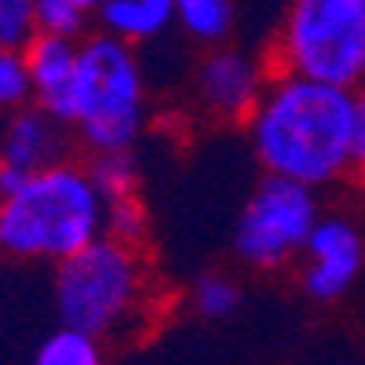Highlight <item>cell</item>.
I'll return each mask as SVG.
<instances>
[{"mask_svg": "<svg viewBox=\"0 0 365 365\" xmlns=\"http://www.w3.org/2000/svg\"><path fill=\"white\" fill-rule=\"evenodd\" d=\"M354 91L270 70L245 132L263 172L329 190L354 172Z\"/></svg>", "mask_w": 365, "mask_h": 365, "instance_id": "cell-1", "label": "cell"}, {"mask_svg": "<svg viewBox=\"0 0 365 365\" xmlns=\"http://www.w3.org/2000/svg\"><path fill=\"white\" fill-rule=\"evenodd\" d=\"M106 234V197L88 161L63 158L0 197V256L58 263Z\"/></svg>", "mask_w": 365, "mask_h": 365, "instance_id": "cell-2", "label": "cell"}, {"mask_svg": "<svg viewBox=\"0 0 365 365\" xmlns=\"http://www.w3.org/2000/svg\"><path fill=\"white\" fill-rule=\"evenodd\" d=\"M154 263L146 245L103 234L81 252L55 263V311L58 322L81 325L113 344L146 329L154 318Z\"/></svg>", "mask_w": 365, "mask_h": 365, "instance_id": "cell-3", "label": "cell"}, {"mask_svg": "<svg viewBox=\"0 0 365 365\" xmlns=\"http://www.w3.org/2000/svg\"><path fill=\"white\" fill-rule=\"evenodd\" d=\"M70 128L88 154L135 146L146 128V73L135 44L106 29L77 41Z\"/></svg>", "mask_w": 365, "mask_h": 365, "instance_id": "cell-4", "label": "cell"}, {"mask_svg": "<svg viewBox=\"0 0 365 365\" xmlns=\"http://www.w3.org/2000/svg\"><path fill=\"white\" fill-rule=\"evenodd\" d=\"M267 58L270 70L358 88L365 81V0H289Z\"/></svg>", "mask_w": 365, "mask_h": 365, "instance_id": "cell-5", "label": "cell"}, {"mask_svg": "<svg viewBox=\"0 0 365 365\" xmlns=\"http://www.w3.org/2000/svg\"><path fill=\"white\" fill-rule=\"evenodd\" d=\"M318 220L322 201L314 187L263 172L237 216L234 256L249 270H285L299 263Z\"/></svg>", "mask_w": 365, "mask_h": 365, "instance_id": "cell-6", "label": "cell"}, {"mask_svg": "<svg viewBox=\"0 0 365 365\" xmlns=\"http://www.w3.org/2000/svg\"><path fill=\"white\" fill-rule=\"evenodd\" d=\"M267 77H270V58H259L234 44H216L205 48L190 91L205 117L227 120V125H245L267 88Z\"/></svg>", "mask_w": 365, "mask_h": 365, "instance_id": "cell-7", "label": "cell"}, {"mask_svg": "<svg viewBox=\"0 0 365 365\" xmlns=\"http://www.w3.org/2000/svg\"><path fill=\"white\" fill-rule=\"evenodd\" d=\"M365 274V234L351 216L322 212L299 256V289L314 303L344 299Z\"/></svg>", "mask_w": 365, "mask_h": 365, "instance_id": "cell-8", "label": "cell"}, {"mask_svg": "<svg viewBox=\"0 0 365 365\" xmlns=\"http://www.w3.org/2000/svg\"><path fill=\"white\" fill-rule=\"evenodd\" d=\"M66 132H73L66 120H58L44 106L29 103L15 113H8L4 135H0V161H8L22 172H37L55 161L70 158Z\"/></svg>", "mask_w": 365, "mask_h": 365, "instance_id": "cell-9", "label": "cell"}, {"mask_svg": "<svg viewBox=\"0 0 365 365\" xmlns=\"http://www.w3.org/2000/svg\"><path fill=\"white\" fill-rule=\"evenodd\" d=\"M22 51H26L29 81H34V103L70 125L73 77H77V37L34 34V41Z\"/></svg>", "mask_w": 365, "mask_h": 365, "instance_id": "cell-10", "label": "cell"}, {"mask_svg": "<svg viewBox=\"0 0 365 365\" xmlns=\"http://www.w3.org/2000/svg\"><path fill=\"white\" fill-rule=\"evenodd\" d=\"M96 19L99 29L120 41L150 44L175 26V0H103L96 8Z\"/></svg>", "mask_w": 365, "mask_h": 365, "instance_id": "cell-11", "label": "cell"}, {"mask_svg": "<svg viewBox=\"0 0 365 365\" xmlns=\"http://www.w3.org/2000/svg\"><path fill=\"white\" fill-rule=\"evenodd\" d=\"M175 26L201 48L227 44L237 26L234 0H175Z\"/></svg>", "mask_w": 365, "mask_h": 365, "instance_id": "cell-12", "label": "cell"}, {"mask_svg": "<svg viewBox=\"0 0 365 365\" xmlns=\"http://www.w3.org/2000/svg\"><path fill=\"white\" fill-rule=\"evenodd\" d=\"M103 347H106V340H99L96 332L70 325V322H58L51 336L41 340L34 358H37V365H99L106 354Z\"/></svg>", "mask_w": 365, "mask_h": 365, "instance_id": "cell-13", "label": "cell"}, {"mask_svg": "<svg viewBox=\"0 0 365 365\" xmlns=\"http://www.w3.org/2000/svg\"><path fill=\"white\" fill-rule=\"evenodd\" d=\"M190 307L205 322H223L241 307V285L223 270H208L190 285Z\"/></svg>", "mask_w": 365, "mask_h": 365, "instance_id": "cell-14", "label": "cell"}, {"mask_svg": "<svg viewBox=\"0 0 365 365\" xmlns=\"http://www.w3.org/2000/svg\"><path fill=\"white\" fill-rule=\"evenodd\" d=\"M88 168L96 175L99 190L106 201L135 197L139 194V165L132 158V150H106V154H88Z\"/></svg>", "mask_w": 365, "mask_h": 365, "instance_id": "cell-15", "label": "cell"}, {"mask_svg": "<svg viewBox=\"0 0 365 365\" xmlns=\"http://www.w3.org/2000/svg\"><path fill=\"white\" fill-rule=\"evenodd\" d=\"M34 103V81H29L26 51L0 48V113H15Z\"/></svg>", "mask_w": 365, "mask_h": 365, "instance_id": "cell-16", "label": "cell"}, {"mask_svg": "<svg viewBox=\"0 0 365 365\" xmlns=\"http://www.w3.org/2000/svg\"><path fill=\"white\" fill-rule=\"evenodd\" d=\"M88 8L73 0H37V34H58V37H84L88 29Z\"/></svg>", "mask_w": 365, "mask_h": 365, "instance_id": "cell-17", "label": "cell"}, {"mask_svg": "<svg viewBox=\"0 0 365 365\" xmlns=\"http://www.w3.org/2000/svg\"><path fill=\"white\" fill-rule=\"evenodd\" d=\"M37 34V0H0V48H26Z\"/></svg>", "mask_w": 365, "mask_h": 365, "instance_id": "cell-18", "label": "cell"}, {"mask_svg": "<svg viewBox=\"0 0 365 365\" xmlns=\"http://www.w3.org/2000/svg\"><path fill=\"white\" fill-rule=\"evenodd\" d=\"M146 230H150V216H146L139 194L120 197V201H106V234L146 245Z\"/></svg>", "mask_w": 365, "mask_h": 365, "instance_id": "cell-19", "label": "cell"}, {"mask_svg": "<svg viewBox=\"0 0 365 365\" xmlns=\"http://www.w3.org/2000/svg\"><path fill=\"white\" fill-rule=\"evenodd\" d=\"M351 179L365 187V81L354 91V172Z\"/></svg>", "mask_w": 365, "mask_h": 365, "instance_id": "cell-20", "label": "cell"}, {"mask_svg": "<svg viewBox=\"0 0 365 365\" xmlns=\"http://www.w3.org/2000/svg\"><path fill=\"white\" fill-rule=\"evenodd\" d=\"M73 4H81V8H88V11H91V15H96V8H99V4H103V0H73Z\"/></svg>", "mask_w": 365, "mask_h": 365, "instance_id": "cell-21", "label": "cell"}]
</instances>
